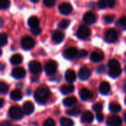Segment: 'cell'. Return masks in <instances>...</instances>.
Wrapping results in <instances>:
<instances>
[{
  "instance_id": "6da1fadb",
  "label": "cell",
  "mask_w": 126,
  "mask_h": 126,
  "mask_svg": "<svg viewBox=\"0 0 126 126\" xmlns=\"http://www.w3.org/2000/svg\"><path fill=\"white\" fill-rule=\"evenodd\" d=\"M50 92L46 87H40L35 92L34 97L39 104H44L50 97Z\"/></svg>"
},
{
  "instance_id": "7a4b0ae2",
  "label": "cell",
  "mask_w": 126,
  "mask_h": 126,
  "mask_svg": "<svg viewBox=\"0 0 126 126\" xmlns=\"http://www.w3.org/2000/svg\"><path fill=\"white\" fill-rule=\"evenodd\" d=\"M109 74L111 78H115L118 77L122 72V69H121L120 63L116 59H111L109 61Z\"/></svg>"
},
{
  "instance_id": "3957f363",
  "label": "cell",
  "mask_w": 126,
  "mask_h": 126,
  "mask_svg": "<svg viewBox=\"0 0 126 126\" xmlns=\"http://www.w3.org/2000/svg\"><path fill=\"white\" fill-rule=\"evenodd\" d=\"M9 117L13 120H21L23 117L24 112L18 106H12L8 111Z\"/></svg>"
},
{
  "instance_id": "277c9868",
  "label": "cell",
  "mask_w": 126,
  "mask_h": 126,
  "mask_svg": "<svg viewBox=\"0 0 126 126\" xmlns=\"http://www.w3.org/2000/svg\"><path fill=\"white\" fill-rule=\"evenodd\" d=\"M91 34L90 29L86 25H81L77 31V36L80 39H86Z\"/></svg>"
},
{
  "instance_id": "5b68a950",
  "label": "cell",
  "mask_w": 126,
  "mask_h": 126,
  "mask_svg": "<svg viewBox=\"0 0 126 126\" xmlns=\"http://www.w3.org/2000/svg\"><path fill=\"white\" fill-rule=\"evenodd\" d=\"M58 69V63L55 61H49L45 65V72L48 75H53Z\"/></svg>"
},
{
  "instance_id": "8992f818",
  "label": "cell",
  "mask_w": 126,
  "mask_h": 126,
  "mask_svg": "<svg viewBox=\"0 0 126 126\" xmlns=\"http://www.w3.org/2000/svg\"><path fill=\"white\" fill-rule=\"evenodd\" d=\"M21 47L24 49H26V50H28V49H32L34 45H35V41L34 40L30 37V36H26V37H24L22 39H21Z\"/></svg>"
},
{
  "instance_id": "52a82bcc",
  "label": "cell",
  "mask_w": 126,
  "mask_h": 126,
  "mask_svg": "<svg viewBox=\"0 0 126 126\" xmlns=\"http://www.w3.org/2000/svg\"><path fill=\"white\" fill-rule=\"evenodd\" d=\"M118 38V33L114 29H109L105 35V39L109 43H113Z\"/></svg>"
},
{
  "instance_id": "ba28073f",
  "label": "cell",
  "mask_w": 126,
  "mask_h": 126,
  "mask_svg": "<svg viewBox=\"0 0 126 126\" xmlns=\"http://www.w3.org/2000/svg\"><path fill=\"white\" fill-rule=\"evenodd\" d=\"M29 70L32 74H38L41 71V65L38 61H32L29 63Z\"/></svg>"
},
{
  "instance_id": "9c48e42d",
  "label": "cell",
  "mask_w": 126,
  "mask_h": 126,
  "mask_svg": "<svg viewBox=\"0 0 126 126\" xmlns=\"http://www.w3.org/2000/svg\"><path fill=\"white\" fill-rule=\"evenodd\" d=\"M77 55H78V52L75 47H69L63 52V56L66 59L71 60L75 58Z\"/></svg>"
},
{
  "instance_id": "30bf717a",
  "label": "cell",
  "mask_w": 126,
  "mask_h": 126,
  "mask_svg": "<svg viewBox=\"0 0 126 126\" xmlns=\"http://www.w3.org/2000/svg\"><path fill=\"white\" fill-rule=\"evenodd\" d=\"M58 10L61 14L68 15L72 11V6L68 2H63L59 5Z\"/></svg>"
},
{
  "instance_id": "8fae6325",
  "label": "cell",
  "mask_w": 126,
  "mask_h": 126,
  "mask_svg": "<svg viewBox=\"0 0 126 126\" xmlns=\"http://www.w3.org/2000/svg\"><path fill=\"white\" fill-rule=\"evenodd\" d=\"M122 124V120L119 116L114 115L109 117L107 120L108 126H120Z\"/></svg>"
},
{
  "instance_id": "7c38bea8",
  "label": "cell",
  "mask_w": 126,
  "mask_h": 126,
  "mask_svg": "<svg viewBox=\"0 0 126 126\" xmlns=\"http://www.w3.org/2000/svg\"><path fill=\"white\" fill-rule=\"evenodd\" d=\"M25 75H26V71L22 67H16L13 69L12 71V76L16 79L22 78L25 76Z\"/></svg>"
},
{
  "instance_id": "4fadbf2b",
  "label": "cell",
  "mask_w": 126,
  "mask_h": 126,
  "mask_svg": "<svg viewBox=\"0 0 126 126\" xmlns=\"http://www.w3.org/2000/svg\"><path fill=\"white\" fill-rule=\"evenodd\" d=\"M90 75H91V72L86 67L80 68L79 72H78V77L82 80H86L89 79Z\"/></svg>"
},
{
  "instance_id": "5bb4252c",
  "label": "cell",
  "mask_w": 126,
  "mask_h": 126,
  "mask_svg": "<svg viewBox=\"0 0 126 126\" xmlns=\"http://www.w3.org/2000/svg\"><path fill=\"white\" fill-rule=\"evenodd\" d=\"M96 16L92 12H87L83 16V21L89 24H92L96 22Z\"/></svg>"
},
{
  "instance_id": "9a60e30c",
  "label": "cell",
  "mask_w": 126,
  "mask_h": 126,
  "mask_svg": "<svg viewBox=\"0 0 126 126\" xmlns=\"http://www.w3.org/2000/svg\"><path fill=\"white\" fill-rule=\"evenodd\" d=\"M22 111H23L24 114H26V115L31 114L34 111V105H33V103L30 102V101L25 102L24 103V105H23Z\"/></svg>"
},
{
  "instance_id": "2e32d148",
  "label": "cell",
  "mask_w": 126,
  "mask_h": 126,
  "mask_svg": "<svg viewBox=\"0 0 126 126\" xmlns=\"http://www.w3.org/2000/svg\"><path fill=\"white\" fill-rule=\"evenodd\" d=\"M115 4V1L114 0H101L99 1L97 3V5L99 8L104 9L106 7H112Z\"/></svg>"
},
{
  "instance_id": "e0dca14e",
  "label": "cell",
  "mask_w": 126,
  "mask_h": 126,
  "mask_svg": "<svg viewBox=\"0 0 126 126\" xmlns=\"http://www.w3.org/2000/svg\"><path fill=\"white\" fill-rule=\"evenodd\" d=\"M80 97L83 100H87L91 99L93 97V94L91 91L87 89H82L79 92Z\"/></svg>"
},
{
  "instance_id": "ac0fdd59",
  "label": "cell",
  "mask_w": 126,
  "mask_h": 126,
  "mask_svg": "<svg viewBox=\"0 0 126 126\" xmlns=\"http://www.w3.org/2000/svg\"><path fill=\"white\" fill-rule=\"evenodd\" d=\"M94 120V115L90 111H85L81 117V122L83 123H91Z\"/></svg>"
},
{
  "instance_id": "d6986e66",
  "label": "cell",
  "mask_w": 126,
  "mask_h": 126,
  "mask_svg": "<svg viewBox=\"0 0 126 126\" xmlns=\"http://www.w3.org/2000/svg\"><path fill=\"white\" fill-rule=\"evenodd\" d=\"M52 41L55 43H61L63 38H64V33L60 30H56L55 32H54V33L52 34Z\"/></svg>"
},
{
  "instance_id": "ffe728a7",
  "label": "cell",
  "mask_w": 126,
  "mask_h": 126,
  "mask_svg": "<svg viewBox=\"0 0 126 126\" xmlns=\"http://www.w3.org/2000/svg\"><path fill=\"white\" fill-rule=\"evenodd\" d=\"M65 79L70 84L72 83L75 82V80H76V74H75V72L74 71L71 70V69H68L65 73Z\"/></svg>"
},
{
  "instance_id": "44dd1931",
  "label": "cell",
  "mask_w": 126,
  "mask_h": 126,
  "mask_svg": "<svg viewBox=\"0 0 126 126\" xmlns=\"http://www.w3.org/2000/svg\"><path fill=\"white\" fill-rule=\"evenodd\" d=\"M111 90V86L108 82H103L100 85V92L102 94H107Z\"/></svg>"
},
{
  "instance_id": "7402d4cb",
  "label": "cell",
  "mask_w": 126,
  "mask_h": 126,
  "mask_svg": "<svg viewBox=\"0 0 126 126\" xmlns=\"http://www.w3.org/2000/svg\"><path fill=\"white\" fill-rule=\"evenodd\" d=\"M77 103V99L75 97L71 96V97H68L66 98H65L63 100V104L66 106V107H70L72 106L73 105H75Z\"/></svg>"
},
{
  "instance_id": "603a6c76",
  "label": "cell",
  "mask_w": 126,
  "mask_h": 126,
  "mask_svg": "<svg viewBox=\"0 0 126 126\" xmlns=\"http://www.w3.org/2000/svg\"><path fill=\"white\" fill-rule=\"evenodd\" d=\"M104 58V55L102 52L94 51L91 55V60L94 62H99L103 60Z\"/></svg>"
},
{
  "instance_id": "cb8c5ba5",
  "label": "cell",
  "mask_w": 126,
  "mask_h": 126,
  "mask_svg": "<svg viewBox=\"0 0 126 126\" xmlns=\"http://www.w3.org/2000/svg\"><path fill=\"white\" fill-rule=\"evenodd\" d=\"M23 61V58L20 54H15L10 58V63L13 65H18Z\"/></svg>"
},
{
  "instance_id": "d4e9b609",
  "label": "cell",
  "mask_w": 126,
  "mask_h": 126,
  "mask_svg": "<svg viewBox=\"0 0 126 126\" xmlns=\"http://www.w3.org/2000/svg\"><path fill=\"white\" fill-rule=\"evenodd\" d=\"M74 91V86L72 84L63 85L61 87V92L63 94H68Z\"/></svg>"
},
{
  "instance_id": "484cf974",
  "label": "cell",
  "mask_w": 126,
  "mask_h": 126,
  "mask_svg": "<svg viewBox=\"0 0 126 126\" xmlns=\"http://www.w3.org/2000/svg\"><path fill=\"white\" fill-rule=\"evenodd\" d=\"M21 97H22V94L19 89H14L10 93V98L13 100H15V101L20 100Z\"/></svg>"
},
{
  "instance_id": "4316f807",
  "label": "cell",
  "mask_w": 126,
  "mask_h": 126,
  "mask_svg": "<svg viewBox=\"0 0 126 126\" xmlns=\"http://www.w3.org/2000/svg\"><path fill=\"white\" fill-rule=\"evenodd\" d=\"M28 24L31 28L33 27H37L39 25V20L37 17L35 16H31L28 19Z\"/></svg>"
},
{
  "instance_id": "83f0119b",
  "label": "cell",
  "mask_w": 126,
  "mask_h": 126,
  "mask_svg": "<svg viewBox=\"0 0 126 126\" xmlns=\"http://www.w3.org/2000/svg\"><path fill=\"white\" fill-rule=\"evenodd\" d=\"M109 110L112 113H117L121 111V106L115 103H112L109 105Z\"/></svg>"
},
{
  "instance_id": "f1b7e54d",
  "label": "cell",
  "mask_w": 126,
  "mask_h": 126,
  "mask_svg": "<svg viewBox=\"0 0 126 126\" xmlns=\"http://www.w3.org/2000/svg\"><path fill=\"white\" fill-rule=\"evenodd\" d=\"M60 123L61 126H73V121L66 117H62L60 120Z\"/></svg>"
},
{
  "instance_id": "f546056e",
  "label": "cell",
  "mask_w": 126,
  "mask_h": 126,
  "mask_svg": "<svg viewBox=\"0 0 126 126\" xmlns=\"http://www.w3.org/2000/svg\"><path fill=\"white\" fill-rule=\"evenodd\" d=\"M80 112H81L80 109H79L78 108L71 109L66 111V114L68 115H70V116H78Z\"/></svg>"
},
{
  "instance_id": "4dcf8cb0",
  "label": "cell",
  "mask_w": 126,
  "mask_h": 126,
  "mask_svg": "<svg viewBox=\"0 0 126 126\" xmlns=\"http://www.w3.org/2000/svg\"><path fill=\"white\" fill-rule=\"evenodd\" d=\"M8 91V86L4 83V82H1L0 83V92L1 94H6Z\"/></svg>"
},
{
  "instance_id": "1f68e13d",
  "label": "cell",
  "mask_w": 126,
  "mask_h": 126,
  "mask_svg": "<svg viewBox=\"0 0 126 126\" xmlns=\"http://www.w3.org/2000/svg\"><path fill=\"white\" fill-rule=\"evenodd\" d=\"M7 42V35L5 33H1L0 35V43H1V47H4Z\"/></svg>"
},
{
  "instance_id": "d6a6232c",
  "label": "cell",
  "mask_w": 126,
  "mask_h": 126,
  "mask_svg": "<svg viewBox=\"0 0 126 126\" xmlns=\"http://www.w3.org/2000/svg\"><path fill=\"white\" fill-rule=\"evenodd\" d=\"M117 24L122 27L123 30H126V16L122 17L118 21H117Z\"/></svg>"
},
{
  "instance_id": "836d02e7",
  "label": "cell",
  "mask_w": 126,
  "mask_h": 126,
  "mask_svg": "<svg viewBox=\"0 0 126 126\" xmlns=\"http://www.w3.org/2000/svg\"><path fill=\"white\" fill-rule=\"evenodd\" d=\"M69 20H67V19H63V20H61V21L59 22L58 26H59L61 28L64 29V28H66V27L69 26Z\"/></svg>"
},
{
  "instance_id": "e575fe53",
  "label": "cell",
  "mask_w": 126,
  "mask_h": 126,
  "mask_svg": "<svg viewBox=\"0 0 126 126\" xmlns=\"http://www.w3.org/2000/svg\"><path fill=\"white\" fill-rule=\"evenodd\" d=\"M114 15H112V14H108L104 16V20L107 23L112 22L114 21Z\"/></svg>"
},
{
  "instance_id": "d590c367",
  "label": "cell",
  "mask_w": 126,
  "mask_h": 126,
  "mask_svg": "<svg viewBox=\"0 0 126 126\" xmlns=\"http://www.w3.org/2000/svg\"><path fill=\"white\" fill-rule=\"evenodd\" d=\"M10 6V1L7 0H2L0 4L1 9H7Z\"/></svg>"
},
{
  "instance_id": "8d00e7d4",
  "label": "cell",
  "mask_w": 126,
  "mask_h": 126,
  "mask_svg": "<svg viewBox=\"0 0 126 126\" xmlns=\"http://www.w3.org/2000/svg\"><path fill=\"white\" fill-rule=\"evenodd\" d=\"M55 126V121L51 119V118H49L47 119L44 123V125L43 126Z\"/></svg>"
},
{
  "instance_id": "74e56055",
  "label": "cell",
  "mask_w": 126,
  "mask_h": 126,
  "mask_svg": "<svg viewBox=\"0 0 126 126\" xmlns=\"http://www.w3.org/2000/svg\"><path fill=\"white\" fill-rule=\"evenodd\" d=\"M92 109H93L94 111H97V112L98 113V112H100V111H102V109H103V106H102V104H100V103H95V104L93 106Z\"/></svg>"
},
{
  "instance_id": "f35d334b",
  "label": "cell",
  "mask_w": 126,
  "mask_h": 126,
  "mask_svg": "<svg viewBox=\"0 0 126 126\" xmlns=\"http://www.w3.org/2000/svg\"><path fill=\"white\" fill-rule=\"evenodd\" d=\"M43 3L44 4L45 6L50 7H52L55 4V0H44Z\"/></svg>"
},
{
  "instance_id": "ab89813d",
  "label": "cell",
  "mask_w": 126,
  "mask_h": 126,
  "mask_svg": "<svg viewBox=\"0 0 126 126\" xmlns=\"http://www.w3.org/2000/svg\"><path fill=\"white\" fill-rule=\"evenodd\" d=\"M41 30L39 27H33V28H31V32L33 34V35H38L41 33Z\"/></svg>"
},
{
  "instance_id": "60d3db41",
  "label": "cell",
  "mask_w": 126,
  "mask_h": 126,
  "mask_svg": "<svg viewBox=\"0 0 126 126\" xmlns=\"http://www.w3.org/2000/svg\"><path fill=\"white\" fill-rule=\"evenodd\" d=\"M88 52L85 49H81L78 52V57L79 58H83V57H86L87 55Z\"/></svg>"
},
{
  "instance_id": "b9f144b4",
  "label": "cell",
  "mask_w": 126,
  "mask_h": 126,
  "mask_svg": "<svg viewBox=\"0 0 126 126\" xmlns=\"http://www.w3.org/2000/svg\"><path fill=\"white\" fill-rule=\"evenodd\" d=\"M96 117H97V120H98V122H102L103 120L104 117H103V114L101 112H98V113H97Z\"/></svg>"
},
{
  "instance_id": "7bdbcfd3",
  "label": "cell",
  "mask_w": 126,
  "mask_h": 126,
  "mask_svg": "<svg viewBox=\"0 0 126 126\" xmlns=\"http://www.w3.org/2000/svg\"><path fill=\"white\" fill-rule=\"evenodd\" d=\"M1 126H11V125H10V122H8V121H4V122L1 123Z\"/></svg>"
},
{
  "instance_id": "ee69618b",
  "label": "cell",
  "mask_w": 126,
  "mask_h": 126,
  "mask_svg": "<svg viewBox=\"0 0 126 126\" xmlns=\"http://www.w3.org/2000/svg\"><path fill=\"white\" fill-rule=\"evenodd\" d=\"M0 102H1V103H0V107L1 108V107L3 106V103H4V100H3L2 99H1V100H0Z\"/></svg>"
},
{
  "instance_id": "f6af8a7d",
  "label": "cell",
  "mask_w": 126,
  "mask_h": 126,
  "mask_svg": "<svg viewBox=\"0 0 126 126\" xmlns=\"http://www.w3.org/2000/svg\"><path fill=\"white\" fill-rule=\"evenodd\" d=\"M124 120H125V122H126V113L124 114Z\"/></svg>"
},
{
  "instance_id": "bcb514c9",
  "label": "cell",
  "mask_w": 126,
  "mask_h": 126,
  "mask_svg": "<svg viewBox=\"0 0 126 126\" xmlns=\"http://www.w3.org/2000/svg\"><path fill=\"white\" fill-rule=\"evenodd\" d=\"M124 89H125V91L126 92V84L125 85V86H124Z\"/></svg>"
},
{
  "instance_id": "7dc6e473",
  "label": "cell",
  "mask_w": 126,
  "mask_h": 126,
  "mask_svg": "<svg viewBox=\"0 0 126 126\" xmlns=\"http://www.w3.org/2000/svg\"><path fill=\"white\" fill-rule=\"evenodd\" d=\"M125 102H126V100H125Z\"/></svg>"
},
{
  "instance_id": "c3c4849f",
  "label": "cell",
  "mask_w": 126,
  "mask_h": 126,
  "mask_svg": "<svg viewBox=\"0 0 126 126\" xmlns=\"http://www.w3.org/2000/svg\"></svg>"
},
{
  "instance_id": "681fc988",
  "label": "cell",
  "mask_w": 126,
  "mask_h": 126,
  "mask_svg": "<svg viewBox=\"0 0 126 126\" xmlns=\"http://www.w3.org/2000/svg\"></svg>"
}]
</instances>
